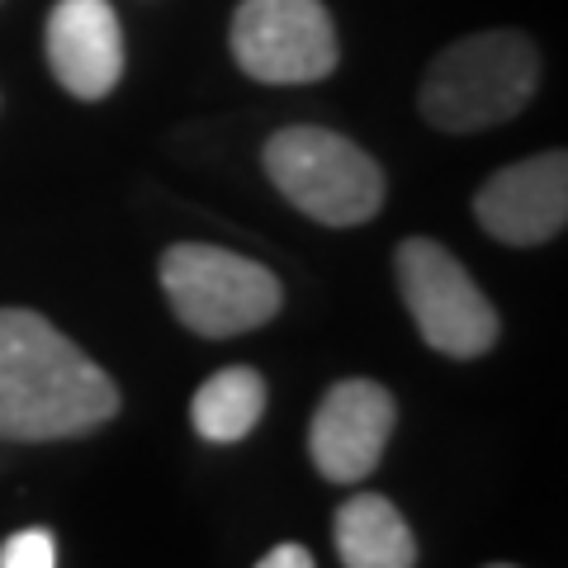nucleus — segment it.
Instances as JSON below:
<instances>
[{
    "mask_svg": "<svg viewBox=\"0 0 568 568\" xmlns=\"http://www.w3.org/2000/svg\"><path fill=\"white\" fill-rule=\"evenodd\" d=\"M162 290L175 317L200 336H242L265 327L284 304L275 271L209 242H175L162 256Z\"/></svg>",
    "mask_w": 568,
    "mask_h": 568,
    "instance_id": "obj_4",
    "label": "nucleus"
},
{
    "mask_svg": "<svg viewBox=\"0 0 568 568\" xmlns=\"http://www.w3.org/2000/svg\"><path fill=\"white\" fill-rule=\"evenodd\" d=\"M394 271L403 304L432 351L450 355V361H474L497 346V332H503L497 308L440 242L407 237L394 256Z\"/></svg>",
    "mask_w": 568,
    "mask_h": 568,
    "instance_id": "obj_5",
    "label": "nucleus"
},
{
    "mask_svg": "<svg viewBox=\"0 0 568 568\" xmlns=\"http://www.w3.org/2000/svg\"><path fill=\"white\" fill-rule=\"evenodd\" d=\"M0 568H58V540L48 526H29L0 545Z\"/></svg>",
    "mask_w": 568,
    "mask_h": 568,
    "instance_id": "obj_12",
    "label": "nucleus"
},
{
    "mask_svg": "<svg viewBox=\"0 0 568 568\" xmlns=\"http://www.w3.org/2000/svg\"><path fill=\"white\" fill-rule=\"evenodd\" d=\"M398 426V403L375 379H342L327 388L308 426V455L327 484H361L379 469L388 436Z\"/></svg>",
    "mask_w": 568,
    "mask_h": 568,
    "instance_id": "obj_7",
    "label": "nucleus"
},
{
    "mask_svg": "<svg viewBox=\"0 0 568 568\" xmlns=\"http://www.w3.org/2000/svg\"><path fill=\"white\" fill-rule=\"evenodd\" d=\"M265 175L298 213L327 227L369 223L384 209V171L361 142L294 123L265 142Z\"/></svg>",
    "mask_w": 568,
    "mask_h": 568,
    "instance_id": "obj_3",
    "label": "nucleus"
},
{
    "mask_svg": "<svg viewBox=\"0 0 568 568\" xmlns=\"http://www.w3.org/2000/svg\"><path fill=\"white\" fill-rule=\"evenodd\" d=\"M488 568H517V564H488Z\"/></svg>",
    "mask_w": 568,
    "mask_h": 568,
    "instance_id": "obj_14",
    "label": "nucleus"
},
{
    "mask_svg": "<svg viewBox=\"0 0 568 568\" xmlns=\"http://www.w3.org/2000/svg\"><path fill=\"white\" fill-rule=\"evenodd\" d=\"M256 568H317V564H313V555H308L304 545H294V540H290V545H275Z\"/></svg>",
    "mask_w": 568,
    "mask_h": 568,
    "instance_id": "obj_13",
    "label": "nucleus"
},
{
    "mask_svg": "<svg viewBox=\"0 0 568 568\" xmlns=\"http://www.w3.org/2000/svg\"><path fill=\"white\" fill-rule=\"evenodd\" d=\"M119 384L33 308H0V436L67 440L119 413Z\"/></svg>",
    "mask_w": 568,
    "mask_h": 568,
    "instance_id": "obj_1",
    "label": "nucleus"
},
{
    "mask_svg": "<svg viewBox=\"0 0 568 568\" xmlns=\"http://www.w3.org/2000/svg\"><path fill=\"white\" fill-rule=\"evenodd\" d=\"M48 67L77 100H104L123 77V29L110 0H58L48 14Z\"/></svg>",
    "mask_w": 568,
    "mask_h": 568,
    "instance_id": "obj_9",
    "label": "nucleus"
},
{
    "mask_svg": "<svg viewBox=\"0 0 568 568\" xmlns=\"http://www.w3.org/2000/svg\"><path fill=\"white\" fill-rule=\"evenodd\" d=\"M233 58L252 81L308 85L336 71V29L323 0H242Z\"/></svg>",
    "mask_w": 568,
    "mask_h": 568,
    "instance_id": "obj_6",
    "label": "nucleus"
},
{
    "mask_svg": "<svg viewBox=\"0 0 568 568\" xmlns=\"http://www.w3.org/2000/svg\"><path fill=\"white\" fill-rule=\"evenodd\" d=\"M540 85V52L517 29H488L450 43L426 67L422 119L440 133H484L517 119Z\"/></svg>",
    "mask_w": 568,
    "mask_h": 568,
    "instance_id": "obj_2",
    "label": "nucleus"
},
{
    "mask_svg": "<svg viewBox=\"0 0 568 568\" xmlns=\"http://www.w3.org/2000/svg\"><path fill=\"white\" fill-rule=\"evenodd\" d=\"M474 213L484 233L507 246H540L559 237L568 223V156L540 152L503 166L474 194Z\"/></svg>",
    "mask_w": 568,
    "mask_h": 568,
    "instance_id": "obj_8",
    "label": "nucleus"
},
{
    "mask_svg": "<svg viewBox=\"0 0 568 568\" xmlns=\"http://www.w3.org/2000/svg\"><path fill=\"white\" fill-rule=\"evenodd\" d=\"M346 568H417V536L384 493H355L332 521Z\"/></svg>",
    "mask_w": 568,
    "mask_h": 568,
    "instance_id": "obj_10",
    "label": "nucleus"
},
{
    "mask_svg": "<svg viewBox=\"0 0 568 568\" xmlns=\"http://www.w3.org/2000/svg\"><path fill=\"white\" fill-rule=\"evenodd\" d=\"M265 379L252 365H227L219 375H209L200 384V394L190 398V422L204 440H219V446H233V440L252 436L256 422L265 413Z\"/></svg>",
    "mask_w": 568,
    "mask_h": 568,
    "instance_id": "obj_11",
    "label": "nucleus"
}]
</instances>
